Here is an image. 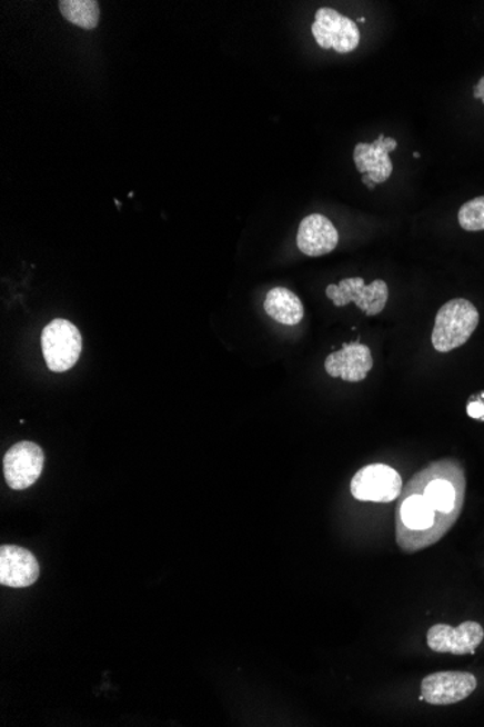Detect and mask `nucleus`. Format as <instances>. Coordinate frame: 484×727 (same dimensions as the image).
<instances>
[{
	"instance_id": "f257e3e1",
	"label": "nucleus",
	"mask_w": 484,
	"mask_h": 727,
	"mask_svg": "<svg viewBox=\"0 0 484 727\" xmlns=\"http://www.w3.org/2000/svg\"><path fill=\"white\" fill-rule=\"evenodd\" d=\"M481 316L477 308L464 298L451 299L435 317L433 346L438 353H450L467 343L476 331Z\"/></svg>"
},
{
	"instance_id": "f03ea898",
	"label": "nucleus",
	"mask_w": 484,
	"mask_h": 727,
	"mask_svg": "<svg viewBox=\"0 0 484 727\" xmlns=\"http://www.w3.org/2000/svg\"><path fill=\"white\" fill-rule=\"evenodd\" d=\"M42 353L52 372H68L82 353V335L78 327L63 318H56L42 330Z\"/></svg>"
},
{
	"instance_id": "7ed1b4c3",
	"label": "nucleus",
	"mask_w": 484,
	"mask_h": 727,
	"mask_svg": "<svg viewBox=\"0 0 484 727\" xmlns=\"http://www.w3.org/2000/svg\"><path fill=\"white\" fill-rule=\"evenodd\" d=\"M325 292L335 307H346L354 302L369 317L381 313L389 299L387 283L382 279L365 285L363 278H349L339 285H329Z\"/></svg>"
},
{
	"instance_id": "20e7f679",
	"label": "nucleus",
	"mask_w": 484,
	"mask_h": 727,
	"mask_svg": "<svg viewBox=\"0 0 484 727\" xmlns=\"http://www.w3.org/2000/svg\"><path fill=\"white\" fill-rule=\"evenodd\" d=\"M403 481L395 469L383 464L364 467L351 479V494L364 502H392L401 496Z\"/></svg>"
},
{
	"instance_id": "39448f33",
	"label": "nucleus",
	"mask_w": 484,
	"mask_h": 727,
	"mask_svg": "<svg viewBox=\"0 0 484 727\" xmlns=\"http://www.w3.org/2000/svg\"><path fill=\"white\" fill-rule=\"evenodd\" d=\"M312 34L317 46L324 50H334L339 54H349L360 46V30L353 19L341 16L332 8L317 9Z\"/></svg>"
},
{
	"instance_id": "423d86ee",
	"label": "nucleus",
	"mask_w": 484,
	"mask_h": 727,
	"mask_svg": "<svg viewBox=\"0 0 484 727\" xmlns=\"http://www.w3.org/2000/svg\"><path fill=\"white\" fill-rule=\"evenodd\" d=\"M44 451L32 441H21L12 446L3 458V474L7 484L16 491L30 488L41 477L44 469Z\"/></svg>"
},
{
	"instance_id": "0eeeda50",
	"label": "nucleus",
	"mask_w": 484,
	"mask_h": 727,
	"mask_svg": "<svg viewBox=\"0 0 484 727\" xmlns=\"http://www.w3.org/2000/svg\"><path fill=\"white\" fill-rule=\"evenodd\" d=\"M477 688V679L470 673L443 671L422 679L421 700L433 706H450L466 700Z\"/></svg>"
},
{
	"instance_id": "6e6552de",
	"label": "nucleus",
	"mask_w": 484,
	"mask_h": 727,
	"mask_svg": "<svg viewBox=\"0 0 484 727\" xmlns=\"http://www.w3.org/2000/svg\"><path fill=\"white\" fill-rule=\"evenodd\" d=\"M483 639L484 629L477 621H464L458 627L435 625L426 634V644L436 654H474Z\"/></svg>"
},
{
	"instance_id": "1a4fd4ad",
	"label": "nucleus",
	"mask_w": 484,
	"mask_h": 727,
	"mask_svg": "<svg viewBox=\"0 0 484 727\" xmlns=\"http://www.w3.org/2000/svg\"><path fill=\"white\" fill-rule=\"evenodd\" d=\"M397 149L395 139H387L383 135L374 142H359L354 149V163L360 173L364 175L374 185L384 183L391 178L393 163L392 151Z\"/></svg>"
},
{
	"instance_id": "9d476101",
	"label": "nucleus",
	"mask_w": 484,
	"mask_h": 727,
	"mask_svg": "<svg viewBox=\"0 0 484 727\" xmlns=\"http://www.w3.org/2000/svg\"><path fill=\"white\" fill-rule=\"evenodd\" d=\"M373 369V356L369 346L362 343L344 345L325 359L326 374L345 382H362Z\"/></svg>"
},
{
	"instance_id": "9b49d317",
	"label": "nucleus",
	"mask_w": 484,
	"mask_h": 727,
	"mask_svg": "<svg viewBox=\"0 0 484 727\" xmlns=\"http://www.w3.org/2000/svg\"><path fill=\"white\" fill-rule=\"evenodd\" d=\"M40 577V565L30 550L4 545L0 548V584L12 588L32 586Z\"/></svg>"
},
{
	"instance_id": "f8f14e48",
	"label": "nucleus",
	"mask_w": 484,
	"mask_h": 727,
	"mask_svg": "<svg viewBox=\"0 0 484 727\" xmlns=\"http://www.w3.org/2000/svg\"><path fill=\"white\" fill-rule=\"evenodd\" d=\"M339 231L329 218L321 213H311L303 218L298 230V247L310 258H320L331 253L339 246Z\"/></svg>"
},
{
	"instance_id": "ddd939ff",
	"label": "nucleus",
	"mask_w": 484,
	"mask_h": 727,
	"mask_svg": "<svg viewBox=\"0 0 484 727\" xmlns=\"http://www.w3.org/2000/svg\"><path fill=\"white\" fill-rule=\"evenodd\" d=\"M264 311L270 318L284 326H296L305 316L298 295L286 288H273L264 299Z\"/></svg>"
},
{
	"instance_id": "4468645a",
	"label": "nucleus",
	"mask_w": 484,
	"mask_h": 727,
	"mask_svg": "<svg viewBox=\"0 0 484 727\" xmlns=\"http://www.w3.org/2000/svg\"><path fill=\"white\" fill-rule=\"evenodd\" d=\"M59 8L65 21L82 30H94L101 18V9L97 0H61Z\"/></svg>"
},
{
	"instance_id": "2eb2a0df",
	"label": "nucleus",
	"mask_w": 484,
	"mask_h": 727,
	"mask_svg": "<svg viewBox=\"0 0 484 727\" xmlns=\"http://www.w3.org/2000/svg\"><path fill=\"white\" fill-rule=\"evenodd\" d=\"M458 225L470 232L484 231V195L460 208Z\"/></svg>"
},
{
	"instance_id": "dca6fc26",
	"label": "nucleus",
	"mask_w": 484,
	"mask_h": 727,
	"mask_svg": "<svg viewBox=\"0 0 484 727\" xmlns=\"http://www.w3.org/2000/svg\"><path fill=\"white\" fill-rule=\"evenodd\" d=\"M467 415L474 420L484 421V392L477 394L470 398L467 404Z\"/></svg>"
},
{
	"instance_id": "f3484780",
	"label": "nucleus",
	"mask_w": 484,
	"mask_h": 727,
	"mask_svg": "<svg viewBox=\"0 0 484 727\" xmlns=\"http://www.w3.org/2000/svg\"><path fill=\"white\" fill-rule=\"evenodd\" d=\"M473 98L478 99V101H482L484 104V76L481 80H478L476 89H474Z\"/></svg>"
},
{
	"instance_id": "a211bd4d",
	"label": "nucleus",
	"mask_w": 484,
	"mask_h": 727,
	"mask_svg": "<svg viewBox=\"0 0 484 727\" xmlns=\"http://www.w3.org/2000/svg\"><path fill=\"white\" fill-rule=\"evenodd\" d=\"M360 23H365V18H359Z\"/></svg>"
},
{
	"instance_id": "6ab92c4d",
	"label": "nucleus",
	"mask_w": 484,
	"mask_h": 727,
	"mask_svg": "<svg viewBox=\"0 0 484 727\" xmlns=\"http://www.w3.org/2000/svg\"><path fill=\"white\" fill-rule=\"evenodd\" d=\"M414 156H415V159H420V157H421L420 153H415Z\"/></svg>"
}]
</instances>
